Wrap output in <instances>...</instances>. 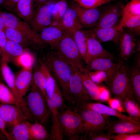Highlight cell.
I'll return each instance as SVG.
<instances>
[{
  "label": "cell",
  "mask_w": 140,
  "mask_h": 140,
  "mask_svg": "<svg viewBox=\"0 0 140 140\" xmlns=\"http://www.w3.org/2000/svg\"><path fill=\"white\" fill-rule=\"evenodd\" d=\"M135 99L127 98L122 103V105L129 117L136 120L140 121V106L138 103Z\"/></svg>",
  "instance_id": "obj_34"
},
{
  "label": "cell",
  "mask_w": 140,
  "mask_h": 140,
  "mask_svg": "<svg viewBox=\"0 0 140 140\" xmlns=\"http://www.w3.org/2000/svg\"><path fill=\"white\" fill-rule=\"evenodd\" d=\"M46 100L51 116L52 124L50 140H62L64 137L60 127L59 117L60 111L66 106L61 90L55 80L53 92Z\"/></svg>",
  "instance_id": "obj_4"
},
{
  "label": "cell",
  "mask_w": 140,
  "mask_h": 140,
  "mask_svg": "<svg viewBox=\"0 0 140 140\" xmlns=\"http://www.w3.org/2000/svg\"><path fill=\"white\" fill-rule=\"evenodd\" d=\"M82 107L90 109L102 115L115 116L119 119L126 120L140 125V121L136 120L110 107L100 103L91 102L87 103Z\"/></svg>",
  "instance_id": "obj_19"
},
{
  "label": "cell",
  "mask_w": 140,
  "mask_h": 140,
  "mask_svg": "<svg viewBox=\"0 0 140 140\" xmlns=\"http://www.w3.org/2000/svg\"><path fill=\"white\" fill-rule=\"evenodd\" d=\"M6 139V138L5 136L0 129V140H4Z\"/></svg>",
  "instance_id": "obj_51"
},
{
  "label": "cell",
  "mask_w": 140,
  "mask_h": 140,
  "mask_svg": "<svg viewBox=\"0 0 140 140\" xmlns=\"http://www.w3.org/2000/svg\"><path fill=\"white\" fill-rule=\"evenodd\" d=\"M104 5L96 8L87 9L74 2L71 6L75 11L83 27L90 30L96 27L108 5Z\"/></svg>",
  "instance_id": "obj_9"
},
{
  "label": "cell",
  "mask_w": 140,
  "mask_h": 140,
  "mask_svg": "<svg viewBox=\"0 0 140 140\" xmlns=\"http://www.w3.org/2000/svg\"><path fill=\"white\" fill-rule=\"evenodd\" d=\"M129 69L128 65L123 62L107 85L114 98L122 103L127 98L135 99L130 83Z\"/></svg>",
  "instance_id": "obj_5"
},
{
  "label": "cell",
  "mask_w": 140,
  "mask_h": 140,
  "mask_svg": "<svg viewBox=\"0 0 140 140\" xmlns=\"http://www.w3.org/2000/svg\"><path fill=\"white\" fill-rule=\"evenodd\" d=\"M81 56L85 62L87 52V37L84 30H78L72 34Z\"/></svg>",
  "instance_id": "obj_33"
},
{
  "label": "cell",
  "mask_w": 140,
  "mask_h": 140,
  "mask_svg": "<svg viewBox=\"0 0 140 140\" xmlns=\"http://www.w3.org/2000/svg\"><path fill=\"white\" fill-rule=\"evenodd\" d=\"M5 0H0V6L3 4Z\"/></svg>",
  "instance_id": "obj_52"
},
{
  "label": "cell",
  "mask_w": 140,
  "mask_h": 140,
  "mask_svg": "<svg viewBox=\"0 0 140 140\" xmlns=\"http://www.w3.org/2000/svg\"></svg>",
  "instance_id": "obj_54"
},
{
  "label": "cell",
  "mask_w": 140,
  "mask_h": 140,
  "mask_svg": "<svg viewBox=\"0 0 140 140\" xmlns=\"http://www.w3.org/2000/svg\"><path fill=\"white\" fill-rule=\"evenodd\" d=\"M34 61V55L26 50L18 58L15 64L22 68H32Z\"/></svg>",
  "instance_id": "obj_37"
},
{
  "label": "cell",
  "mask_w": 140,
  "mask_h": 140,
  "mask_svg": "<svg viewBox=\"0 0 140 140\" xmlns=\"http://www.w3.org/2000/svg\"><path fill=\"white\" fill-rule=\"evenodd\" d=\"M88 74L91 79L95 83L99 84L103 82L106 84L108 80L107 74L105 72L101 71H89L88 70Z\"/></svg>",
  "instance_id": "obj_41"
},
{
  "label": "cell",
  "mask_w": 140,
  "mask_h": 140,
  "mask_svg": "<svg viewBox=\"0 0 140 140\" xmlns=\"http://www.w3.org/2000/svg\"><path fill=\"white\" fill-rule=\"evenodd\" d=\"M40 67L45 77L47 99L51 96L53 92L55 85V79L52 76L50 71L45 64L41 61Z\"/></svg>",
  "instance_id": "obj_35"
},
{
  "label": "cell",
  "mask_w": 140,
  "mask_h": 140,
  "mask_svg": "<svg viewBox=\"0 0 140 140\" xmlns=\"http://www.w3.org/2000/svg\"><path fill=\"white\" fill-rule=\"evenodd\" d=\"M19 0H5L4 4L5 8L11 12L15 11L16 4Z\"/></svg>",
  "instance_id": "obj_46"
},
{
  "label": "cell",
  "mask_w": 140,
  "mask_h": 140,
  "mask_svg": "<svg viewBox=\"0 0 140 140\" xmlns=\"http://www.w3.org/2000/svg\"><path fill=\"white\" fill-rule=\"evenodd\" d=\"M74 108L82 119L86 136L107 130L110 122L106 117L83 107Z\"/></svg>",
  "instance_id": "obj_7"
},
{
  "label": "cell",
  "mask_w": 140,
  "mask_h": 140,
  "mask_svg": "<svg viewBox=\"0 0 140 140\" xmlns=\"http://www.w3.org/2000/svg\"><path fill=\"white\" fill-rule=\"evenodd\" d=\"M72 71L69 84V103L76 108L91 102L92 100L84 86L80 71L73 67Z\"/></svg>",
  "instance_id": "obj_8"
},
{
  "label": "cell",
  "mask_w": 140,
  "mask_h": 140,
  "mask_svg": "<svg viewBox=\"0 0 140 140\" xmlns=\"http://www.w3.org/2000/svg\"><path fill=\"white\" fill-rule=\"evenodd\" d=\"M33 0H19L15 11L24 21L30 24L35 10Z\"/></svg>",
  "instance_id": "obj_25"
},
{
  "label": "cell",
  "mask_w": 140,
  "mask_h": 140,
  "mask_svg": "<svg viewBox=\"0 0 140 140\" xmlns=\"http://www.w3.org/2000/svg\"><path fill=\"white\" fill-rule=\"evenodd\" d=\"M140 15V0H131L123 8L118 28L122 30L126 22L130 18Z\"/></svg>",
  "instance_id": "obj_28"
},
{
  "label": "cell",
  "mask_w": 140,
  "mask_h": 140,
  "mask_svg": "<svg viewBox=\"0 0 140 140\" xmlns=\"http://www.w3.org/2000/svg\"><path fill=\"white\" fill-rule=\"evenodd\" d=\"M51 46L72 67L80 71L85 69L83 64L84 60L72 34L68 31Z\"/></svg>",
  "instance_id": "obj_3"
},
{
  "label": "cell",
  "mask_w": 140,
  "mask_h": 140,
  "mask_svg": "<svg viewBox=\"0 0 140 140\" xmlns=\"http://www.w3.org/2000/svg\"><path fill=\"white\" fill-rule=\"evenodd\" d=\"M128 29H122L119 45L120 56L122 60H128L136 53L139 40Z\"/></svg>",
  "instance_id": "obj_11"
},
{
  "label": "cell",
  "mask_w": 140,
  "mask_h": 140,
  "mask_svg": "<svg viewBox=\"0 0 140 140\" xmlns=\"http://www.w3.org/2000/svg\"><path fill=\"white\" fill-rule=\"evenodd\" d=\"M1 53H2L1 50V49L0 48V55H1Z\"/></svg>",
  "instance_id": "obj_53"
},
{
  "label": "cell",
  "mask_w": 140,
  "mask_h": 140,
  "mask_svg": "<svg viewBox=\"0 0 140 140\" xmlns=\"http://www.w3.org/2000/svg\"><path fill=\"white\" fill-rule=\"evenodd\" d=\"M34 4L37 7L43 5L50 0H33Z\"/></svg>",
  "instance_id": "obj_49"
},
{
  "label": "cell",
  "mask_w": 140,
  "mask_h": 140,
  "mask_svg": "<svg viewBox=\"0 0 140 140\" xmlns=\"http://www.w3.org/2000/svg\"><path fill=\"white\" fill-rule=\"evenodd\" d=\"M33 82L42 92L46 100L47 97L45 78L43 73L40 67L33 72Z\"/></svg>",
  "instance_id": "obj_38"
},
{
  "label": "cell",
  "mask_w": 140,
  "mask_h": 140,
  "mask_svg": "<svg viewBox=\"0 0 140 140\" xmlns=\"http://www.w3.org/2000/svg\"><path fill=\"white\" fill-rule=\"evenodd\" d=\"M8 62L5 57L1 56V69L3 78L16 98L23 105L27 107L25 100L19 94L17 90L15 84V76L9 67Z\"/></svg>",
  "instance_id": "obj_17"
},
{
  "label": "cell",
  "mask_w": 140,
  "mask_h": 140,
  "mask_svg": "<svg viewBox=\"0 0 140 140\" xmlns=\"http://www.w3.org/2000/svg\"><path fill=\"white\" fill-rule=\"evenodd\" d=\"M52 19L51 9L49 5H42L37 7L30 23L32 31L38 33L50 26Z\"/></svg>",
  "instance_id": "obj_13"
},
{
  "label": "cell",
  "mask_w": 140,
  "mask_h": 140,
  "mask_svg": "<svg viewBox=\"0 0 140 140\" xmlns=\"http://www.w3.org/2000/svg\"><path fill=\"white\" fill-rule=\"evenodd\" d=\"M107 130L108 132L117 135L138 133L140 131V125L126 120L120 119L110 122Z\"/></svg>",
  "instance_id": "obj_20"
},
{
  "label": "cell",
  "mask_w": 140,
  "mask_h": 140,
  "mask_svg": "<svg viewBox=\"0 0 140 140\" xmlns=\"http://www.w3.org/2000/svg\"><path fill=\"white\" fill-rule=\"evenodd\" d=\"M26 104L34 121L43 124L50 115L45 96L33 81Z\"/></svg>",
  "instance_id": "obj_6"
},
{
  "label": "cell",
  "mask_w": 140,
  "mask_h": 140,
  "mask_svg": "<svg viewBox=\"0 0 140 140\" xmlns=\"http://www.w3.org/2000/svg\"><path fill=\"white\" fill-rule=\"evenodd\" d=\"M30 140H50V134L43 124L37 121L30 123L29 127Z\"/></svg>",
  "instance_id": "obj_31"
},
{
  "label": "cell",
  "mask_w": 140,
  "mask_h": 140,
  "mask_svg": "<svg viewBox=\"0 0 140 140\" xmlns=\"http://www.w3.org/2000/svg\"><path fill=\"white\" fill-rule=\"evenodd\" d=\"M0 111L6 127L12 128L27 120L24 111L16 105L0 103Z\"/></svg>",
  "instance_id": "obj_14"
},
{
  "label": "cell",
  "mask_w": 140,
  "mask_h": 140,
  "mask_svg": "<svg viewBox=\"0 0 140 140\" xmlns=\"http://www.w3.org/2000/svg\"><path fill=\"white\" fill-rule=\"evenodd\" d=\"M0 103L16 105L21 108L25 113L27 120L32 121L33 118L27 107L20 103L15 97L12 92L4 83L0 82Z\"/></svg>",
  "instance_id": "obj_22"
},
{
  "label": "cell",
  "mask_w": 140,
  "mask_h": 140,
  "mask_svg": "<svg viewBox=\"0 0 140 140\" xmlns=\"http://www.w3.org/2000/svg\"><path fill=\"white\" fill-rule=\"evenodd\" d=\"M46 60V65L60 86L64 98L69 103V84L72 67L55 51L48 53Z\"/></svg>",
  "instance_id": "obj_1"
},
{
  "label": "cell",
  "mask_w": 140,
  "mask_h": 140,
  "mask_svg": "<svg viewBox=\"0 0 140 140\" xmlns=\"http://www.w3.org/2000/svg\"><path fill=\"white\" fill-rule=\"evenodd\" d=\"M110 93L108 90L105 87L101 86L99 101H107L110 98Z\"/></svg>",
  "instance_id": "obj_45"
},
{
  "label": "cell",
  "mask_w": 140,
  "mask_h": 140,
  "mask_svg": "<svg viewBox=\"0 0 140 140\" xmlns=\"http://www.w3.org/2000/svg\"><path fill=\"white\" fill-rule=\"evenodd\" d=\"M6 128L5 123L1 115L0 111V129L4 135L7 139L12 140L9 133L7 131Z\"/></svg>",
  "instance_id": "obj_47"
},
{
  "label": "cell",
  "mask_w": 140,
  "mask_h": 140,
  "mask_svg": "<svg viewBox=\"0 0 140 140\" xmlns=\"http://www.w3.org/2000/svg\"><path fill=\"white\" fill-rule=\"evenodd\" d=\"M67 0H60L54 4L51 9L52 19L62 20L68 6Z\"/></svg>",
  "instance_id": "obj_36"
},
{
  "label": "cell",
  "mask_w": 140,
  "mask_h": 140,
  "mask_svg": "<svg viewBox=\"0 0 140 140\" xmlns=\"http://www.w3.org/2000/svg\"><path fill=\"white\" fill-rule=\"evenodd\" d=\"M59 122L62 133L70 140L82 139L81 135L85 134L82 119L75 109L66 106L60 112Z\"/></svg>",
  "instance_id": "obj_2"
},
{
  "label": "cell",
  "mask_w": 140,
  "mask_h": 140,
  "mask_svg": "<svg viewBox=\"0 0 140 140\" xmlns=\"http://www.w3.org/2000/svg\"><path fill=\"white\" fill-rule=\"evenodd\" d=\"M113 140H140V134H122L112 136Z\"/></svg>",
  "instance_id": "obj_42"
},
{
  "label": "cell",
  "mask_w": 140,
  "mask_h": 140,
  "mask_svg": "<svg viewBox=\"0 0 140 140\" xmlns=\"http://www.w3.org/2000/svg\"><path fill=\"white\" fill-rule=\"evenodd\" d=\"M7 40L4 30H0V48L1 50L2 53Z\"/></svg>",
  "instance_id": "obj_48"
},
{
  "label": "cell",
  "mask_w": 140,
  "mask_h": 140,
  "mask_svg": "<svg viewBox=\"0 0 140 140\" xmlns=\"http://www.w3.org/2000/svg\"><path fill=\"white\" fill-rule=\"evenodd\" d=\"M123 28L128 29L136 36H139L140 34V15L129 18L125 23Z\"/></svg>",
  "instance_id": "obj_39"
},
{
  "label": "cell",
  "mask_w": 140,
  "mask_h": 140,
  "mask_svg": "<svg viewBox=\"0 0 140 140\" xmlns=\"http://www.w3.org/2000/svg\"><path fill=\"white\" fill-rule=\"evenodd\" d=\"M121 61L116 63L113 59L106 58H97L93 59L87 64L86 69L89 71H101L106 73L108 80L107 85L112 79L121 65L123 63Z\"/></svg>",
  "instance_id": "obj_12"
},
{
  "label": "cell",
  "mask_w": 140,
  "mask_h": 140,
  "mask_svg": "<svg viewBox=\"0 0 140 140\" xmlns=\"http://www.w3.org/2000/svg\"><path fill=\"white\" fill-rule=\"evenodd\" d=\"M86 33L87 43V52L85 62L86 64L96 58H106L113 59L112 54L104 48L100 43L94 38Z\"/></svg>",
  "instance_id": "obj_18"
},
{
  "label": "cell",
  "mask_w": 140,
  "mask_h": 140,
  "mask_svg": "<svg viewBox=\"0 0 140 140\" xmlns=\"http://www.w3.org/2000/svg\"><path fill=\"white\" fill-rule=\"evenodd\" d=\"M5 28L3 20L0 16V30H4Z\"/></svg>",
  "instance_id": "obj_50"
},
{
  "label": "cell",
  "mask_w": 140,
  "mask_h": 140,
  "mask_svg": "<svg viewBox=\"0 0 140 140\" xmlns=\"http://www.w3.org/2000/svg\"><path fill=\"white\" fill-rule=\"evenodd\" d=\"M129 78L135 99L140 102V66L134 64L130 68Z\"/></svg>",
  "instance_id": "obj_30"
},
{
  "label": "cell",
  "mask_w": 140,
  "mask_h": 140,
  "mask_svg": "<svg viewBox=\"0 0 140 140\" xmlns=\"http://www.w3.org/2000/svg\"><path fill=\"white\" fill-rule=\"evenodd\" d=\"M62 21L65 29L72 34L76 31L82 29L83 27L75 11L71 6L68 7Z\"/></svg>",
  "instance_id": "obj_24"
},
{
  "label": "cell",
  "mask_w": 140,
  "mask_h": 140,
  "mask_svg": "<svg viewBox=\"0 0 140 140\" xmlns=\"http://www.w3.org/2000/svg\"><path fill=\"white\" fill-rule=\"evenodd\" d=\"M30 123L26 120L14 126L9 133L12 140H30L29 127Z\"/></svg>",
  "instance_id": "obj_29"
},
{
  "label": "cell",
  "mask_w": 140,
  "mask_h": 140,
  "mask_svg": "<svg viewBox=\"0 0 140 140\" xmlns=\"http://www.w3.org/2000/svg\"><path fill=\"white\" fill-rule=\"evenodd\" d=\"M4 31L8 40L18 43L24 47L33 41L29 36L15 29L5 28Z\"/></svg>",
  "instance_id": "obj_32"
},
{
  "label": "cell",
  "mask_w": 140,
  "mask_h": 140,
  "mask_svg": "<svg viewBox=\"0 0 140 140\" xmlns=\"http://www.w3.org/2000/svg\"><path fill=\"white\" fill-rule=\"evenodd\" d=\"M32 68H22L15 75L16 88L23 97L26 94L32 83Z\"/></svg>",
  "instance_id": "obj_21"
},
{
  "label": "cell",
  "mask_w": 140,
  "mask_h": 140,
  "mask_svg": "<svg viewBox=\"0 0 140 140\" xmlns=\"http://www.w3.org/2000/svg\"><path fill=\"white\" fill-rule=\"evenodd\" d=\"M67 31L65 29L50 26L38 33L39 39L43 44H47L52 46L62 37Z\"/></svg>",
  "instance_id": "obj_23"
},
{
  "label": "cell",
  "mask_w": 140,
  "mask_h": 140,
  "mask_svg": "<svg viewBox=\"0 0 140 140\" xmlns=\"http://www.w3.org/2000/svg\"><path fill=\"white\" fill-rule=\"evenodd\" d=\"M112 0H74V2L87 9L97 8L111 2Z\"/></svg>",
  "instance_id": "obj_40"
},
{
  "label": "cell",
  "mask_w": 140,
  "mask_h": 140,
  "mask_svg": "<svg viewBox=\"0 0 140 140\" xmlns=\"http://www.w3.org/2000/svg\"><path fill=\"white\" fill-rule=\"evenodd\" d=\"M80 71L83 83L90 98L92 100L99 101L101 86L91 79L86 68Z\"/></svg>",
  "instance_id": "obj_26"
},
{
  "label": "cell",
  "mask_w": 140,
  "mask_h": 140,
  "mask_svg": "<svg viewBox=\"0 0 140 140\" xmlns=\"http://www.w3.org/2000/svg\"><path fill=\"white\" fill-rule=\"evenodd\" d=\"M0 16L2 19L5 28H12L22 32L29 36L33 42L39 43L38 34L33 32L29 24L21 20L15 15L0 11Z\"/></svg>",
  "instance_id": "obj_10"
},
{
  "label": "cell",
  "mask_w": 140,
  "mask_h": 140,
  "mask_svg": "<svg viewBox=\"0 0 140 140\" xmlns=\"http://www.w3.org/2000/svg\"><path fill=\"white\" fill-rule=\"evenodd\" d=\"M124 6L121 2L108 4L96 27L106 28L118 24L120 20Z\"/></svg>",
  "instance_id": "obj_15"
},
{
  "label": "cell",
  "mask_w": 140,
  "mask_h": 140,
  "mask_svg": "<svg viewBox=\"0 0 140 140\" xmlns=\"http://www.w3.org/2000/svg\"><path fill=\"white\" fill-rule=\"evenodd\" d=\"M107 101L110 107L112 108L121 113L124 111L122 103L119 100L114 98H110Z\"/></svg>",
  "instance_id": "obj_44"
},
{
  "label": "cell",
  "mask_w": 140,
  "mask_h": 140,
  "mask_svg": "<svg viewBox=\"0 0 140 140\" xmlns=\"http://www.w3.org/2000/svg\"><path fill=\"white\" fill-rule=\"evenodd\" d=\"M118 24L106 28L96 27L85 31L87 34L94 38L100 43L111 41L119 45L122 30L118 28Z\"/></svg>",
  "instance_id": "obj_16"
},
{
  "label": "cell",
  "mask_w": 140,
  "mask_h": 140,
  "mask_svg": "<svg viewBox=\"0 0 140 140\" xmlns=\"http://www.w3.org/2000/svg\"><path fill=\"white\" fill-rule=\"evenodd\" d=\"M112 136L110 133L104 134L102 131L88 135L89 139L92 140H112Z\"/></svg>",
  "instance_id": "obj_43"
},
{
  "label": "cell",
  "mask_w": 140,
  "mask_h": 140,
  "mask_svg": "<svg viewBox=\"0 0 140 140\" xmlns=\"http://www.w3.org/2000/svg\"><path fill=\"white\" fill-rule=\"evenodd\" d=\"M26 50L20 44L8 39L1 55L5 57L8 62L12 60L15 63L18 58Z\"/></svg>",
  "instance_id": "obj_27"
}]
</instances>
